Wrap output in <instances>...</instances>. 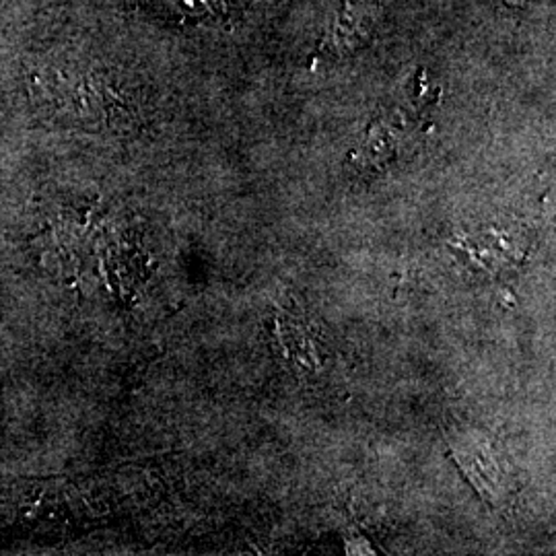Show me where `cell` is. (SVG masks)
<instances>
[{
	"mask_svg": "<svg viewBox=\"0 0 556 556\" xmlns=\"http://www.w3.org/2000/svg\"><path fill=\"white\" fill-rule=\"evenodd\" d=\"M378 17L379 0H340L321 50L337 56L357 52L371 38Z\"/></svg>",
	"mask_w": 556,
	"mask_h": 556,
	"instance_id": "obj_1",
	"label": "cell"
},
{
	"mask_svg": "<svg viewBox=\"0 0 556 556\" xmlns=\"http://www.w3.org/2000/svg\"><path fill=\"white\" fill-rule=\"evenodd\" d=\"M165 2L186 15H204L213 11L217 4V0H165Z\"/></svg>",
	"mask_w": 556,
	"mask_h": 556,
	"instance_id": "obj_2",
	"label": "cell"
},
{
	"mask_svg": "<svg viewBox=\"0 0 556 556\" xmlns=\"http://www.w3.org/2000/svg\"><path fill=\"white\" fill-rule=\"evenodd\" d=\"M509 2H519V0H509Z\"/></svg>",
	"mask_w": 556,
	"mask_h": 556,
	"instance_id": "obj_3",
	"label": "cell"
}]
</instances>
